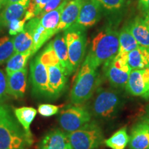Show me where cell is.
Returning <instances> with one entry per match:
<instances>
[{
  "label": "cell",
  "instance_id": "1",
  "mask_svg": "<svg viewBox=\"0 0 149 149\" xmlns=\"http://www.w3.org/2000/svg\"><path fill=\"white\" fill-rule=\"evenodd\" d=\"M32 142L10 108L0 105V149H26Z\"/></svg>",
  "mask_w": 149,
  "mask_h": 149
},
{
  "label": "cell",
  "instance_id": "2",
  "mask_svg": "<svg viewBox=\"0 0 149 149\" xmlns=\"http://www.w3.org/2000/svg\"><path fill=\"white\" fill-rule=\"evenodd\" d=\"M119 47L118 31L110 27L105 28L93 37L88 57L94 67L98 68L114 58Z\"/></svg>",
  "mask_w": 149,
  "mask_h": 149
},
{
  "label": "cell",
  "instance_id": "3",
  "mask_svg": "<svg viewBox=\"0 0 149 149\" xmlns=\"http://www.w3.org/2000/svg\"><path fill=\"white\" fill-rule=\"evenodd\" d=\"M97 68L86 56L70 92V101L75 105H81L92 97L97 82Z\"/></svg>",
  "mask_w": 149,
  "mask_h": 149
},
{
  "label": "cell",
  "instance_id": "4",
  "mask_svg": "<svg viewBox=\"0 0 149 149\" xmlns=\"http://www.w3.org/2000/svg\"><path fill=\"white\" fill-rule=\"evenodd\" d=\"M122 99L115 90L99 88L90 105L92 116L100 120H111L115 117L122 109Z\"/></svg>",
  "mask_w": 149,
  "mask_h": 149
},
{
  "label": "cell",
  "instance_id": "5",
  "mask_svg": "<svg viewBox=\"0 0 149 149\" xmlns=\"http://www.w3.org/2000/svg\"><path fill=\"white\" fill-rule=\"evenodd\" d=\"M68 48V58L72 72L77 69L83 60L86 48V30L72 25L64 32Z\"/></svg>",
  "mask_w": 149,
  "mask_h": 149
},
{
  "label": "cell",
  "instance_id": "6",
  "mask_svg": "<svg viewBox=\"0 0 149 149\" xmlns=\"http://www.w3.org/2000/svg\"><path fill=\"white\" fill-rule=\"evenodd\" d=\"M67 135L72 149H96L104 141L102 129L92 121Z\"/></svg>",
  "mask_w": 149,
  "mask_h": 149
},
{
  "label": "cell",
  "instance_id": "7",
  "mask_svg": "<svg viewBox=\"0 0 149 149\" xmlns=\"http://www.w3.org/2000/svg\"><path fill=\"white\" fill-rule=\"evenodd\" d=\"M92 115L88 109L81 105L68 106L61 111L59 124L66 134L79 130L91 121Z\"/></svg>",
  "mask_w": 149,
  "mask_h": 149
},
{
  "label": "cell",
  "instance_id": "8",
  "mask_svg": "<svg viewBox=\"0 0 149 149\" xmlns=\"http://www.w3.org/2000/svg\"><path fill=\"white\" fill-rule=\"evenodd\" d=\"M106 76L115 88L126 86L131 68L128 64V54H117L111 61L104 64Z\"/></svg>",
  "mask_w": 149,
  "mask_h": 149
},
{
  "label": "cell",
  "instance_id": "9",
  "mask_svg": "<svg viewBox=\"0 0 149 149\" xmlns=\"http://www.w3.org/2000/svg\"><path fill=\"white\" fill-rule=\"evenodd\" d=\"M30 78L34 95L38 97L51 99L47 68L41 61L39 55L31 62Z\"/></svg>",
  "mask_w": 149,
  "mask_h": 149
},
{
  "label": "cell",
  "instance_id": "10",
  "mask_svg": "<svg viewBox=\"0 0 149 149\" xmlns=\"http://www.w3.org/2000/svg\"><path fill=\"white\" fill-rule=\"evenodd\" d=\"M125 88L132 95L149 98V68L132 70Z\"/></svg>",
  "mask_w": 149,
  "mask_h": 149
},
{
  "label": "cell",
  "instance_id": "11",
  "mask_svg": "<svg viewBox=\"0 0 149 149\" xmlns=\"http://www.w3.org/2000/svg\"><path fill=\"white\" fill-rule=\"evenodd\" d=\"M102 8L96 0H83L78 17L74 25L83 29L97 23L101 17Z\"/></svg>",
  "mask_w": 149,
  "mask_h": 149
},
{
  "label": "cell",
  "instance_id": "12",
  "mask_svg": "<svg viewBox=\"0 0 149 149\" xmlns=\"http://www.w3.org/2000/svg\"><path fill=\"white\" fill-rule=\"evenodd\" d=\"M46 68L51 99H55L60 95L65 88L68 75L61 65L48 66Z\"/></svg>",
  "mask_w": 149,
  "mask_h": 149
},
{
  "label": "cell",
  "instance_id": "13",
  "mask_svg": "<svg viewBox=\"0 0 149 149\" xmlns=\"http://www.w3.org/2000/svg\"><path fill=\"white\" fill-rule=\"evenodd\" d=\"M8 94L15 99L23 98L27 86L26 68L12 73L6 74Z\"/></svg>",
  "mask_w": 149,
  "mask_h": 149
},
{
  "label": "cell",
  "instance_id": "14",
  "mask_svg": "<svg viewBox=\"0 0 149 149\" xmlns=\"http://www.w3.org/2000/svg\"><path fill=\"white\" fill-rule=\"evenodd\" d=\"M37 149H72V147L67 134L57 128L43 137Z\"/></svg>",
  "mask_w": 149,
  "mask_h": 149
},
{
  "label": "cell",
  "instance_id": "15",
  "mask_svg": "<svg viewBox=\"0 0 149 149\" xmlns=\"http://www.w3.org/2000/svg\"><path fill=\"white\" fill-rule=\"evenodd\" d=\"M24 29L30 33L33 39V50L34 55L47 41L53 37L43 27L40 22V19L37 17L31 19L26 24Z\"/></svg>",
  "mask_w": 149,
  "mask_h": 149
},
{
  "label": "cell",
  "instance_id": "16",
  "mask_svg": "<svg viewBox=\"0 0 149 149\" xmlns=\"http://www.w3.org/2000/svg\"><path fill=\"white\" fill-rule=\"evenodd\" d=\"M83 0H70L65 6L61 15L60 21L56 29V33L65 31L75 23L79 15Z\"/></svg>",
  "mask_w": 149,
  "mask_h": 149
},
{
  "label": "cell",
  "instance_id": "17",
  "mask_svg": "<svg viewBox=\"0 0 149 149\" xmlns=\"http://www.w3.org/2000/svg\"><path fill=\"white\" fill-rule=\"evenodd\" d=\"M29 3V0H22L19 2L5 6L0 14V29L8 28V24L13 20L24 17Z\"/></svg>",
  "mask_w": 149,
  "mask_h": 149
},
{
  "label": "cell",
  "instance_id": "18",
  "mask_svg": "<svg viewBox=\"0 0 149 149\" xmlns=\"http://www.w3.org/2000/svg\"><path fill=\"white\" fill-rule=\"evenodd\" d=\"M130 149H149V124L146 122L134 126L129 137Z\"/></svg>",
  "mask_w": 149,
  "mask_h": 149
},
{
  "label": "cell",
  "instance_id": "19",
  "mask_svg": "<svg viewBox=\"0 0 149 149\" xmlns=\"http://www.w3.org/2000/svg\"><path fill=\"white\" fill-rule=\"evenodd\" d=\"M128 64L132 70L149 68V48L139 46L129 52Z\"/></svg>",
  "mask_w": 149,
  "mask_h": 149
},
{
  "label": "cell",
  "instance_id": "20",
  "mask_svg": "<svg viewBox=\"0 0 149 149\" xmlns=\"http://www.w3.org/2000/svg\"><path fill=\"white\" fill-rule=\"evenodd\" d=\"M52 45L55 50L60 63L64 68L67 75H69L72 72L70 66L69 58H68V48L66 41H65L64 33H59L53 41H51Z\"/></svg>",
  "mask_w": 149,
  "mask_h": 149
},
{
  "label": "cell",
  "instance_id": "21",
  "mask_svg": "<svg viewBox=\"0 0 149 149\" xmlns=\"http://www.w3.org/2000/svg\"><path fill=\"white\" fill-rule=\"evenodd\" d=\"M37 112V110L34 108L28 107L16 108L13 109V113L17 120L22 126L27 137L31 141H33V135L31 134L30 127L35 117H36Z\"/></svg>",
  "mask_w": 149,
  "mask_h": 149
},
{
  "label": "cell",
  "instance_id": "22",
  "mask_svg": "<svg viewBox=\"0 0 149 149\" xmlns=\"http://www.w3.org/2000/svg\"><path fill=\"white\" fill-rule=\"evenodd\" d=\"M128 26L139 45L149 48V29L144 19L140 17L135 18Z\"/></svg>",
  "mask_w": 149,
  "mask_h": 149
},
{
  "label": "cell",
  "instance_id": "23",
  "mask_svg": "<svg viewBox=\"0 0 149 149\" xmlns=\"http://www.w3.org/2000/svg\"><path fill=\"white\" fill-rule=\"evenodd\" d=\"M68 2V1H64L55 10H52L51 12L47 13L44 15L42 17L39 18L40 19V22L43 26V27L48 31L52 36L56 34V29L58 26L59 22L60 21L61 15L64 10L65 6ZM38 18V17H37Z\"/></svg>",
  "mask_w": 149,
  "mask_h": 149
},
{
  "label": "cell",
  "instance_id": "24",
  "mask_svg": "<svg viewBox=\"0 0 149 149\" xmlns=\"http://www.w3.org/2000/svg\"><path fill=\"white\" fill-rule=\"evenodd\" d=\"M119 43L120 47L117 54H128L139 46L130 33L128 25L123 27L119 33Z\"/></svg>",
  "mask_w": 149,
  "mask_h": 149
},
{
  "label": "cell",
  "instance_id": "25",
  "mask_svg": "<svg viewBox=\"0 0 149 149\" xmlns=\"http://www.w3.org/2000/svg\"><path fill=\"white\" fill-rule=\"evenodd\" d=\"M32 55H33L32 51H28L23 53H15L7 61L6 66V74L12 73L26 68L28 61Z\"/></svg>",
  "mask_w": 149,
  "mask_h": 149
},
{
  "label": "cell",
  "instance_id": "26",
  "mask_svg": "<svg viewBox=\"0 0 149 149\" xmlns=\"http://www.w3.org/2000/svg\"><path fill=\"white\" fill-rule=\"evenodd\" d=\"M13 44L15 53H23L28 51H32L33 53L32 37L26 29L13 37Z\"/></svg>",
  "mask_w": 149,
  "mask_h": 149
},
{
  "label": "cell",
  "instance_id": "27",
  "mask_svg": "<svg viewBox=\"0 0 149 149\" xmlns=\"http://www.w3.org/2000/svg\"><path fill=\"white\" fill-rule=\"evenodd\" d=\"M129 141L126 128L117 130L111 137L105 140V144L113 149H124Z\"/></svg>",
  "mask_w": 149,
  "mask_h": 149
},
{
  "label": "cell",
  "instance_id": "28",
  "mask_svg": "<svg viewBox=\"0 0 149 149\" xmlns=\"http://www.w3.org/2000/svg\"><path fill=\"white\" fill-rule=\"evenodd\" d=\"M15 53L13 38L8 36L0 38V65L8 61Z\"/></svg>",
  "mask_w": 149,
  "mask_h": 149
},
{
  "label": "cell",
  "instance_id": "29",
  "mask_svg": "<svg viewBox=\"0 0 149 149\" xmlns=\"http://www.w3.org/2000/svg\"><path fill=\"white\" fill-rule=\"evenodd\" d=\"M40 58L42 62L46 66H54V65H61L60 61L56 54L52 45V42H49L42 53L40 54Z\"/></svg>",
  "mask_w": 149,
  "mask_h": 149
},
{
  "label": "cell",
  "instance_id": "30",
  "mask_svg": "<svg viewBox=\"0 0 149 149\" xmlns=\"http://www.w3.org/2000/svg\"><path fill=\"white\" fill-rule=\"evenodd\" d=\"M49 1L50 0H29V6L24 17L27 21L37 17Z\"/></svg>",
  "mask_w": 149,
  "mask_h": 149
},
{
  "label": "cell",
  "instance_id": "31",
  "mask_svg": "<svg viewBox=\"0 0 149 149\" xmlns=\"http://www.w3.org/2000/svg\"><path fill=\"white\" fill-rule=\"evenodd\" d=\"M102 8L109 13H115L121 10L124 5L123 0H96Z\"/></svg>",
  "mask_w": 149,
  "mask_h": 149
},
{
  "label": "cell",
  "instance_id": "32",
  "mask_svg": "<svg viewBox=\"0 0 149 149\" xmlns=\"http://www.w3.org/2000/svg\"><path fill=\"white\" fill-rule=\"evenodd\" d=\"M10 97L8 91V84H7V76L4 72L0 69V105Z\"/></svg>",
  "mask_w": 149,
  "mask_h": 149
},
{
  "label": "cell",
  "instance_id": "33",
  "mask_svg": "<svg viewBox=\"0 0 149 149\" xmlns=\"http://www.w3.org/2000/svg\"><path fill=\"white\" fill-rule=\"evenodd\" d=\"M37 111L42 117H48L57 114L59 111V107L51 104H42L39 105Z\"/></svg>",
  "mask_w": 149,
  "mask_h": 149
},
{
  "label": "cell",
  "instance_id": "34",
  "mask_svg": "<svg viewBox=\"0 0 149 149\" xmlns=\"http://www.w3.org/2000/svg\"><path fill=\"white\" fill-rule=\"evenodd\" d=\"M26 22V19L24 17L21 19H15L10 22L8 26L9 34L10 35H17L23 31Z\"/></svg>",
  "mask_w": 149,
  "mask_h": 149
},
{
  "label": "cell",
  "instance_id": "35",
  "mask_svg": "<svg viewBox=\"0 0 149 149\" xmlns=\"http://www.w3.org/2000/svg\"><path fill=\"white\" fill-rule=\"evenodd\" d=\"M64 1H66V0H50V1L47 3V4L45 6V7L43 8L42 12H41L37 17H35L40 18L42 17L44 15L47 13H49L52 10H55V9L58 8L59 6L64 2Z\"/></svg>",
  "mask_w": 149,
  "mask_h": 149
},
{
  "label": "cell",
  "instance_id": "36",
  "mask_svg": "<svg viewBox=\"0 0 149 149\" xmlns=\"http://www.w3.org/2000/svg\"><path fill=\"white\" fill-rule=\"evenodd\" d=\"M139 8L145 14L149 11V0H139Z\"/></svg>",
  "mask_w": 149,
  "mask_h": 149
},
{
  "label": "cell",
  "instance_id": "37",
  "mask_svg": "<svg viewBox=\"0 0 149 149\" xmlns=\"http://www.w3.org/2000/svg\"><path fill=\"white\" fill-rule=\"evenodd\" d=\"M22 1V0H5L4 1V3H3V6H5L11 4V3H17L19 2V1Z\"/></svg>",
  "mask_w": 149,
  "mask_h": 149
},
{
  "label": "cell",
  "instance_id": "38",
  "mask_svg": "<svg viewBox=\"0 0 149 149\" xmlns=\"http://www.w3.org/2000/svg\"><path fill=\"white\" fill-rule=\"evenodd\" d=\"M144 19L145 24H146V26L149 29V11L148 13H146V15H145L144 19Z\"/></svg>",
  "mask_w": 149,
  "mask_h": 149
},
{
  "label": "cell",
  "instance_id": "39",
  "mask_svg": "<svg viewBox=\"0 0 149 149\" xmlns=\"http://www.w3.org/2000/svg\"><path fill=\"white\" fill-rule=\"evenodd\" d=\"M145 122H147L149 124V111L148 112V113H147L146 118H145Z\"/></svg>",
  "mask_w": 149,
  "mask_h": 149
},
{
  "label": "cell",
  "instance_id": "40",
  "mask_svg": "<svg viewBox=\"0 0 149 149\" xmlns=\"http://www.w3.org/2000/svg\"><path fill=\"white\" fill-rule=\"evenodd\" d=\"M5 0H0V8L3 6V3H4Z\"/></svg>",
  "mask_w": 149,
  "mask_h": 149
},
{
  "label": "cell",
  "instance_id": "41",
  "mask_svg": "<svg viewBox=\"0 0 149 149\" xmlns=\"http://www.w3.org/2000/svg\"><path fill=\"white\" fill-rule=\"evenodd\" d=\"M123 1H124V3H126V2H128V1H130V0H123Z\"/></svg>",
  "mask_w": 149,
  "mask_h": 149
},
{
  "label": "cell",
  "instance_id": "42",
  "mask_svg": "<svg viewBox=\"0 0 149 149\" xmlns=\"http://www.w3.org/2000/svg\"><path fill=\"white\" fill-rule=\"evenodd\" d=\"M67 1H70V0H67Z\"/></svg>",
  "mask_w": 149,
  "mask_h": 149
}]
</instances>
